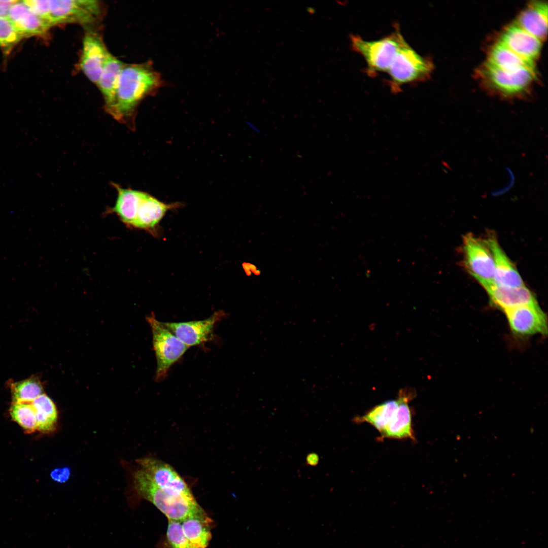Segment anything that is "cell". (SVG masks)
Returning a JSON list of instances; mask_svg holds the SVG:
<instances>
[{"mask_svg":"<svg viewBox=\"0 0 548 548\" xmlns=\"http://www.w3.org/2000/svg\"><path fill=\"white\" fill-rule=\"evenodd\" d=\"M134 473L139 495L153 504L168 520L182 521L190 517L207 516L183 478L170 465L151 457L138 459Z\"/></svg>","mask_w":548,"mask_h":548,"instance_id":"1","label":"cell"},{"mask_svg":"<svg viewBox=\"0 0 548 548\" xmlns=\"http://www.w3.org/2000/svg\"><path fill=\"white\" fill-rule=\"evenodd\" d=\"M164 85L160 74L150 61L124 64L114 102L107 112L119 121H129L139 103L147 96L156 93Z\"/></svg>","mask_w":548,"mask_h":548,"instance_id":"2","label":"cell"},{"mask_svg":"<svg viewBox=\"0 0 548 548\" xmlns=\"http://www.w3.org/2000/svg\"><path fill=\"white\" fill-rule=\"evenodd\" d=\"M433 69L430 59L418 53L403 36L388 49L382 64V73L388 76L390 88L394 93L405 85L427 80Z\"/></svg>","mask_w":548,"mask_h":548,"instance_id":"3","label":"cell"},{"mask_svg":"<svg viewBox=\"0 0 548 548\" xmlns=\"http://www.w3.org/2000/svg\"><path fill=\"white\" fill-rule=\"evenodd\" d=\"M476 74L485 88L506 99L525 95L536 77L535 67L508 72L499 69L487 61L480 66Z\"/></svg>","mask_w":548,"mask_h":548,"instance_id":"4","label":"cell"},{"mask_svg":"<svg viewBox=\"0 0 548 548\" xmlns=\"http://www.w3.org/2000/svg\"><path fill=\"white\" fill-rule=\"evenodd\" d=\"M101 13L97 1L47 0L42 19L51 27L66 23L86 25L96 21Z\"/></svg>","mask_w":548,"mask_h":548,"instance_id":"5","label":"cell"},{"mask_svg":"<svg viewBox=\"0 0 548 548\" xmlns=\"http://www.w3.org/2000/svg\"><path fill=\"white\" fill-rule=\"evenodd\" d=\"M152 333V342L157 367L155 379L163 380L170 367L177 362L189 348L171 331L158 321L152 314L146 318Z\"/></svg>","mask_w":548,"mask_h":548,"instance_id":"6","label":"cell"},{"mask_svg":"<svg viewBox=\"0 0 548 548\" xmlns=\"http://www.w3.org/2000/svg\"><path fill=\"white\" fill-rule=\"evenodd\" d=\"M463 252L467 270L480 284H494V259L486 240L468 233L463 236Z\"/></svg>","mask_w":548,"mask_h":548,"instance_id":"7","label":"cell"},{"mask_svg":"<svg viewBox=\"0 0 548 548\" xmlns=\"http://www.w3.org/2000/svg\"><path fill=\"white\" fill-rule=\"evenodd\" d=\"M511 333L519 337L546 335L547 318L539 304L522 305L505 311Z\"/></svg>","mask_w":548,"mask_h":548,"instance_id":"8","label":"cell"},{"mask_svg":"<svg viewBox=\"0 0 548 548\" xmlns=\"http://www.w3.org/2000/svg\"><path fill=\"white\" fill-rule=\"evenodd\" d=\"M225 313L218 311L202 320L181 322H162L178 339L188 348L200 345L210 340L215 324L224 317Z\"/></svg>","mask_w":548,"mask_h":548,"instance_id":"9","label":"cell"},{"mask_svg":"<svg viewBox=\"0 0 548 548\" xmlns=\"http://www.w3.org/2000/svg\"><path fill=\"white\" fill-rule=\"evenodd\" d=\"M109 52L97 33H86L82 44L79 65L88 79L97 85Z\"/></svg>","mask_w":548,"mask_h":548,"instance_id":"10","label":"cell"},{"mask_svg":"<svg viewBox=\"0 0 548 548\" xmlns=\"http://www.w3.org/2000/svg\"><path fill=\"white\" fill-rule=\"evenodd\" d=\"M522 58L534 63L541 48V41L517 24L508 26L499 41Z\"/></svg>","mask_w":548,"mask_h":548,"instance_id":"11","label":"cell"},{"mask_svg":"<svg viewBox=\"0 0 548 548\" xmlns=\"http://www.w3.org/2000/svg\"><path fill=\"white\" fill-rule=\"evenodd\" d=\"M483 288L486 291L491 304L503 312L522 305L538 304L534 294L525 285L516 288H504L492 284Z\"/></svg>","mask_w":548,"mask_h":548,"instance_id":"12","label":"cell"},{"mask_svg":"<svg viewBox=\"0 0 548 548\" xmlns=\"http://www.w3.org/2000/svg\"><path fill=\"white\" fill-rule=\"evenodd\" d=\"M486 240L494 259V284L504 288H516L524 286L521 276L499 245L495 236L490 235Z\"/></svg>","mask_w":548,"mask_h":548,"instance_id":"13","label":"cell"},{"mask_svg":"<svg viewBox=\"0 0 548 548\" xmlns=\"http://www.w3.org/2000/svg\"><path fill=\"white\" fill-rule=\"evenodd\" d=\"M7 17L23 38L45 37L51 28L24 1H17L11 7Z\"/></svg>","mask_w":548,"mask_h":548,"instance_id":"14","label":"cell"},{"mask_svg":"<svg viewBox=\"0 0 548 548\" xmlns=\"http://www.w3.org/2000/svg\"><path fill=\"white\" fill-rule=\"evenodd\" d=\"M516 24L542 42L547 35V4L531 2L520 13Z\"/></svg>","mask_w":548,"mask_h":548,"instance_id":"15","label":"cell"},{"mask_svg":"<svg viewBox=\"0 0 548 548\" xmlns=\"http://www.w3.org/2000/svg\"><path fill=\"white\" fill-rule=\"evenodd\" d=\"M409 397L401 394L398 405L389 423L381 433V438H415L412 415L408 401Z\"/></svg>","mask_w":548,"mask_h":548,"instance_id":"16","label":"cell"},{"mask_svg":"<svg viewBox=\"0 0 548 548\" xmlns=\"http://www.w3.org/2000/svg\"><path fill=\"white\" fill-rule=\"evenodd\" d=\"M124 65L123 62L108 53L97 84L104 97L106 111L114 102L119 76Z\"/></svg>","mask_w":548,"mask_h":548,"instance_id":"17","label":"cell"},{"mask_svg":"<svg viewBox=\"0 0 548 548\" xmlns=\"http://www.w3.org/2000/svg\"><path fill=\"white\" fill-rule=\"evenodd\" d=\"M117 191V197L110 212L116 214L123 223L132 227L138 208L145 192L120 187L114 184Z\"/></svg>","mask_w":548,"mask_h":548,"instance_id":"18","label":"cell"},{"mask_svg":"<svg viewBox=\"0 0 548 548\" xmlns=\"http://www.w3.org/2000/svg\"><path fill=\"white\" fill-rule=\"evenodd\" d=\"M170 207L145 192L132 227L144 229L154 228Z\"/></svg>","mask_w":548,"mask_h":548,"instance_id":"19","label":"cell"},{"mask_svg":"<svg viewBox=\"0 0 548 548\" xmlns=\"http://www.w3.org/2000/svg\"><path fill=\"white\" fill-rule=\"evenodd\" d=\"M487 62L499 69L508 72L535 67L534 62L522 58L500 41L492 47Z\"/></svg>","mask_w":548,"mask_h":548,"instance_id":"20","label":"cell"},{"mask_svg":"<svg viewBox=\"0 0 548 548\" xmlns=\"http://www.w3.org/2000/svg\"><path fill=\"white\" fill-rule=\"evenodd\" d=\"M211 522L208 516L190 517L181 521L184 534L193 548H207L212 538Z\"/></svg>","mask_w":548,"mask_h":548,"instance_id":"21","label":"cell"},{"mask_svg":"<svg viewBox=\"0 0 548 548\" xmlns=\"http://www.w3.org/2000/svg\"><path fill=\"white\" fill-rule=\"evenodd\" d=\"M31 403L36 412L37 429L44 433L54 430L57 420V411L51 399L43 393Z\"/></svg>","mask_w":548,"mask_h":548,"instance_id":"22","label":"cell"},{"mask_svg":"<svg viewBox=\"0 0 548 548\" xmlns=\"http://www.w3.org/2000/svg\"><path fill=\"white\" fill-rule=\"evenodd\" d=\"M398 405V400H389L381 403L363 416L356 418V422H366L381 433L392 418Z\"/></svg>","mask_w":548,"mask_h":548,"instance_id":"23","label":"cell"},{"mask_svg":"<svg viewBox=\"0 0 548 548\" xmlns=\"http://www.w3.org/2000/svg\"><path fill=\"white\" fill-rule=\"evenodd\" d=\"M13 402H31L43 394V388L37 378L13 383L11 386Z\"/></svg>","mask_w":548,"mask_h":548,"instance_id":"24","label":"cell"},{"mask_svg":"<svg viewBox=\"0 0 548 548\" xmlns=\"http://www.w3.org/2000/svg\"><path fill=\"white\" fill-rule=\"evenodd\" d=\"M10 414L12 419L25 431L32 433L37 429L36 412L31 402H13Z\"/></svg>","mask_w":548,"mask_h":548,"instance_id":"25","label":"cell"},{"mask_svg":"<svg viewBox=\"0 0 548 548\" xmlns=\"http://www.w3.org/2000/svg\"><path fill=\"white\" fill-rule=\"evenodd\" d=\"M23 37L7 17H0V48L9 52Z\"/></svg>","mask_w":548,"mask_h":548,"instance_id":"26","label":"cell"},{"mask_svg":"<svg viewBox=\"0 0 548 548\" xmlns=\"http://www.w3.org/2000/svg\"><path fill=\"white\" fill-rule=\"evenodd\" d=\"M166 539L170 548H193L184 534L181 521L168 520Z\"/></svg>","mask_w":548,"mask_h":548,"instance_id":"27","label":"cell"},{"mask_svg":"<svg viewBox=\"0 0 548 548\" xmlns=\"http://www.w3.org/2000/svg\"><path fill=\"white\" fill-rule=\"evenodd\" d=\"M70 474V469L67 467H64L53 470L51 473V476L53 480L57 482L64 483L68 480Z\"/></svg>","mask_w":548,"mask_h":548,"instance_id":"28","label":"cell"},{"mask_svg":"<svg viewBox=\"0 0 548 548\" xmlns=\"http://www.w3.org/2000/svg\"><path fill=\"white\" fill-rule=\"evenodd\" d=\"M16 1L0 0V17H7L11 7Z\"/></svg>","mask_w":548,"mask_h":548,"instance_id":"29","label":"cell"},{"mask_svg":"<svg viewBox=\"0 0 548 548\" xmlns=\"http://www.w3.org/2000/svg\"><path fill=\"white\" fill-rule=\"evenodd\" d=\"M319 461V456L315 453H310L306 456V463L309 466H316L318 464Z\"/></svg>","mask_w":548,"mask_h":548,"instance_id":"30","label":"cell"},{"mask_svg":"<svg viewBox=\"0 0 548 548\" xmlns=\"http://www.w3.org/2000/svg\"><path fill=\"white\" fill-rule=\"evenodd\" d=\"M307 11L309 13L313 14L315 12V10L313 8H309V9H307Z\"/></svg>","mask_w":548,"mask_h":548,"instance_id":"31","label":"cell"}]
</instances>
